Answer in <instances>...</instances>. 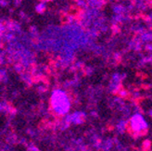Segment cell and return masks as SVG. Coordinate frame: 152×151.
Segmentation results:
<instances>
[{"label": "cell", "instance_id": "6da1fadb", "mask_svg": "<svg viewBox=\"0 0 152 151\" xmlns=\"http://www.w3.org/2000/svg\"><path fill=\"white\" fill-rule=\"evenodd\" d=\"M51 107L54 112L63 115L67 113L70 109V99L64 91L57 89L55 90L51 97Z\"/></svg>", "mask_w": 152, "mask_h": 151}, {"label": "cell", "instance_id": "7a4b0ae2", "mask_svg": "<svg viewBox=\"0 0 152 151\" xmlns=\"http://www.w3.org/2000/svg\"><path fill=\"white\" fill-rule=\"evenodd\" d=\"M130 125H131V129L135 132V133H145L148 129V124L147 121H145L142 115L140 114H136L133 118L131 119L130 121Z\"/></svg>", "mask_w": 152, "mask_h": 151}, {"label": "cell", "instance_id": "3957f363", "mask_svg": "<svg viewBox=\"0 0 152 151\" xmlns=\"http://www.w3.org/2000/svg\"><path fill=\"white\" fill-rule=\"evenodd\" d=\"M45 8H46V6L44 5V3H41L40 5H38V6H37V11L41 13V12L44 11Z\"/></svg>", "mask_w": 152, "mask_h": 151}, {"label": "cell", "instance_id": "277c9868", "mask_svg": "<svg viewBox=\"0 0 152 151\" xmlns=\"http://www.w3.org/2000/svg\"><path fill=\"white\" fill-rule=\"evenodd\" d=\"M42 1H50V0H42Z\"/></svg>", "mask_w": 152, "mask_h": 151}]
</instances>
